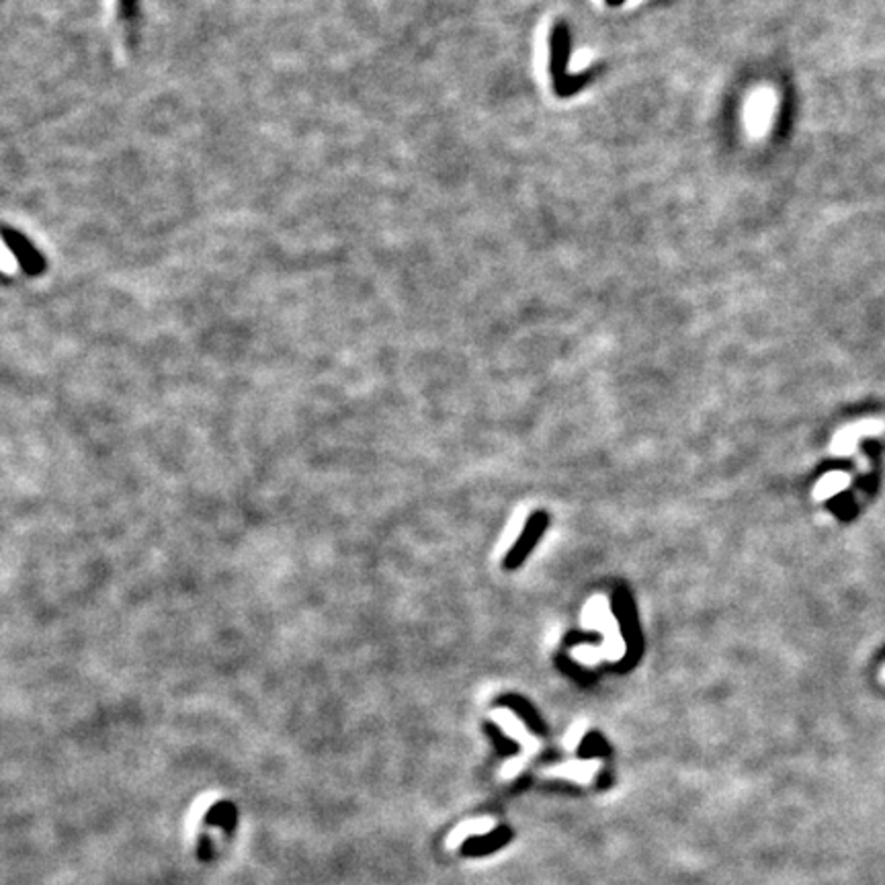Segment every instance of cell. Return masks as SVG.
Returning a JSON list of instances; mask_svg holds the SVG:
<instances>
[{
  "label": "cell",
  "instance_id": "52a82bcc",
  "mask_svg": "<svg viewBox=\"0 0 885 885\" xmlns=\"http://www.w3.org/2000/svg\"><path fill=\"white\" fill-rule=\"evenodd\" d=\"M496 824H498L496 819L490 818V816L468 819V822L460 824L451 832V837H449V846H460L463 840H468L471 837H482V834H488L496 828Z\"/></svg>",
  "mask_w": 885,
  "mask_h": 885
},
{
  "label": "cell",
  "instance_id": "7a4b0ae2",
  "mask_svg": "<svg viewBox=\"0 0 885 885\" xmlns=\"http://www.w3.org/2000/svg\"><path fill=\"white\" fill-rule=\"evenodd\" d=\"M490 720L495 722L498 725V728L503 730L504 734L509 736L511 740H514V742L521 744V754H519V757L506 760V763L503 765V768H500V779L513 781L514 777H519L521 771H525V767L529 765V760H531L535 757V754L541 750V742H539V740H537V736H533L531 732L527 730V725L523 722H521V717L517 714H514L513 709L500 707V709L490 711Z\"/></svg>",
  "mask_w": 885,
  "mask_h": 885
},
{
  "label": "cell",
  "instance_id": "ba28073f",
  "mask_svg": "<svg viewBox=\"0 0 885 885\" xmlns=\"http://www.w3.org/2000/svg\"><path fill=\"white\" fill-rule=\"evenodd\" d=\"M877 431V426L875 425H859V426H846L845 431H840L837 437H834V442H832V451L834 453H838V455H845V453H851L853 449H854V442H857L859 439V434L863 433H873Z\"/></svg>",
  "mask_w": 885,
  "mask_h": 885
},
{
  "label": "cell",
  "instance_id": "6da1fadb",
  "mask_svg": "<svg viewBox=\"0 0 885 885\" xmlns=\"http://www.w3.org/2000/svg\"><path fill=\"white\" fill-rule=\"evenodd\" d=\"M580 621H583L584 629H597L603 634L605 644L603 648H597V645H578L570 652L572 658L576 662L584 666H597L600 660H609V662H618L623 656H626V642H623V635L619 631V623L615 619V615L609 607V599L605 594H594L592 599L586 600V605L583 609V615H580Z\"/></svg>",
  "mask_w": 885,
  "mask_h": 885
},
{
  "label": "cell",
  "instance_id": "277c9868",
  "mask_svg": "<svg viewBox=\"0 0 885 885\" xmlns=\"http://www.w3.org/2000/svg\"><path fill=\"white\" fill-rule=\"evenodd\" d=\"M140 0H113V21L127 49H136L140 41Z\"/></svg>",
  "mask_w": 885,
  "mask_h": 885
},
{
  "label": "cell",
  "instance_id": "8fae6325",
  "mask_svg": "<svg viewBox=\"0 0 885 885\" xmlns=\"http://www.w3.org/2000/svg\"><path fill=\"white\" fill-rule=\"evenodd\" d=\"M586 732H589V722L580 717V720H576L574 723H572L570 728H568V732H565V736H564V746H565V749H568L570 752L578 750V746H580V742H583V738H584Z\"/></svg>",
  "mask_w": 885,
  "mask_h": 885
},
{
  "label": "cell",
  "instance_id": "7c38bea8",
  "mask_svg": "<svg viewBox=\"0 0 885 885\" xmlns=\"http://www.w3.org/2000/svg\"><path fill=\"white\" fill-rule=\"evenodd\" d=\"M631 3H637V0H631Z\"/></svg>",
  "mask_w": 885,
  "mask_h": 885
},
{
  "label": "cell",
  "instance_id": "30bf717a",
  "mask_svg": "<svg viewBox=\"0 0 885 885\" xmlns=\"http://www.w3.org/2000/svg\"><path fill=\"white\" fill-rule=\"evenodd\" d=\"M749 119L754 129H765L771 121V94L765 92L763 97H757L749 107Z\"/></svg>",
  "mask_w": 885,
  "mask_h": 885
},
{
  "label": "cell",
  "instance_id": "9c48e42d",
  "mask_svg": "<svg viewBox=\"0 0 885 885\" xmlns=\"http://www.w3.org/2000/svg\"><path fill=\"white\" fill-rule=\"evenodd\" d=\"M846 486H848L846 474H843V471H830V474H826L822 480L816 484L814 496L818 500H826L834 495H838V492H843Z\"/></svg>",
  "mask_w": 885,
  "mask_h": 885
},
{
  "label": "cell",
  "instance_id": "5b68a950",
  "mask_svg": "<svg viewBox=\"0 0 885 885\" xmlns=\"http://www.w3.org/2000/svg\"><path fill=\"white\" fill-rule=\"evenodd\" d=\"M599 771H600V760L586 758V760H568V763L543 768L541 775L543 777L574 781L578 785H591V783H594V779H597Z\"/></svg>",
  "mask_w": 885,
  "mask_h": 885
},
{
  "label": "cell",
  "instance_id": "8992f818",
  "mask_svg": "<svg viewBox=\"0 0 885 885\" xmlns=\"http://www.w3.org/2000/svg\"><path fill=\"white\" fill-rule=\"evenodd\" d=\"M527 517H529L527 506H519V509L514 511V514L509 519V523H506V527H504L503 535H500V541H498V548H496V557H503L504 554H509V549L519 541V537L523 535V531H525Z\"/></svg>",
  "mask_w": 885,
  "mask_h": 885
},
{
  "label": "cell",
  "instance_id": "3957f363",
  "mask_svg": "<svg viewBox=\"0 0 885 885\" xmlns=\"http://www.w3.org/2000/svg\"><path fill=\"white\" fill-rule=\"evenodd\" d=\"M3 242L6 252H11L14 257V265L21 273L29 275V277H39L48 271L46 257L41 255L39 249H35V244L21 230L4 226Z\"/></svg>",
  "mask_w": 885,
  "mask_h": 885
}]
</instances>
